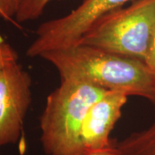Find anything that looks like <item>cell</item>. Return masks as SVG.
Instances as JSON below:
<instances>
[{"label": "cell", "instance_id": "5b68a950", "mask_svg": "<svg viewBox=\"0 0 155 155\" xmlns=\"http://www.w3.org/2000/svg\"><path fill=\"white\" fill-rule=\"evenodd\" d=\"M32 79L17 62L0 69V147L15 144L32 101Z\"/></svg>", "mask_w": 155, "mask_h": 155}, {"label": "cell", "instance_id": "52a82bcc", "mask_svg": "<svg viewBox=\"0 0 155 155\" xmlns=\"http://www.w3.org/2000/svg\"><path fill=\"white\" fill-rule=\"evenodd\" d=\"M116 146L120 155H155V119L149 127L130 134Z\"/></svg>", "mask_w": 155, "mask_h": 155}, {"label": "cell", "instance_id": "277c9868", "mask_svg": "<svg viewBox=\"0 0 155 155\" xmlns=\"http://www.w3.org/2000/svg\"><path fill=\"white\" fill-rule=\"evenodd\" d=\"M133 1L84 0L66 16L42 22L35 30L36 37L29 45L26 54L40 57L47 52L77 45L84 34L100 17Z\"/></svg>", "mask_w": 155, "mask_h": 155}, {"label": "cell", "instance_id": "9c48e42d", "mask_svg": "<svg viewBox=\"0 0 155 155\" xmlns=\"http://www.w3.org/2000/svg\"><path fill=\"white\" fill-rule=\"evenodd\" d=\"M18 54L11 45L0 41V69L10 64L17 62Z\"/></svg>", "mask_w": 155, "mask_h": 155}, {"label": "cell", "instance_id": "ba28073f", "mask_svg": "<svg viewBox=\"0 0 155 155\" xmlns=\"http://www.w3.org/2000/svg\"><path fill=\"white\" fill-rule=\"evenodd\" d=\"M51 1L52 0H21L15 16L16 22H25L38 19Z\"/></svg>", "mask_w": 155, "mask_h": 155}, {"label": "cell", "instance_id": "8992f818", "mask_svg": "<svg viewBox=\"0 0 155 155\" xmlns=\"http://www.w3.org/2000/svg\"><path fill=\"white\" fill-rule=\"evenodd\" d=\"M127 100V96L122 92L107 91L90 107L80 132L81 150L103 148L114 143L110 134Z\"/></svg>", "mask_w": 155, "mask_h": 155}, {"label": "cell", "instance_id": "3957f363", "mask_svg": "<svg viewBox=\"0 0 155 155\" xmlns=\"http://www.w3.org/2000/svg\"><path fill=\"white\" fill-rule=\"evenodd\" d=\"M155 28V0H134L100 17L78 44L144 61Z\"/></svg>", "mask_w": 155, "mask_h": 155}, {"label": "cell", "instance_id": "30bf717a", "mask_svg": "<svg viewBox=\"0 0 155 155\" xmlns=\"http://www.w3.org/2000/svg\"><path fill=\"white\" fill-rule=\"evenodd\" d=\"M21 0H0V17L13 21L19 8Z\"/></svg>", "mask_w": 155, "mask_h": 155}, {"label": "cell", "instance_id": "8fae6325", "mask_svg": "<svg viewBox=\"0 0 155 155\" xmlns=\"http://www.w3.org/2000/svg\"><path fill=\"white\" fill-rule=\"evenodd\" d=\"M67 155H120V153L116 147V142H114L110 146L103 147V148L82 149L76 153Z\"/></svg>", "mask_w": 155, "mask_h": 155}, {"label": "cell", "instance_id": "7c38bea8", "mask_svg": "<svg viewBox=\"0 0 155 155\" xmlns=\"http://www.w3.org/2000/svg\"><path fill=\"white\" fill-rule=\"evenodd\" d=\"M144 62L155 75V28L150 40L148 48L146 54Z\"/></svg>", "mask_w": 155, "mask_h": 155}, {"label": "cell", "instance_id": "6da1fadb", "mask_svg": "<svg viewBox=\"0 0 155 155\" xmlns=\"http://www.w3.org/2000/svg\"><path fill=\"white\" fill-rule=\"evenodd\" d=\"M40 57L55 67L61 80L92 84L155 104V75L144 61L83 44L47 52Z\"/></svg>", "mask_w": 155, "mask_h": 155}, {"label": "cell", "instance_id": "7a4b0ae2", "mask_svg": "<svg viewBox=\"0 0 155 155\" xmlns=\"http://www.w3.org/2000/svg\"><path fill=\"white\" fill-rule=\"evenodd\" d=\"M107 91L92 84L61 80L47 97L40 117L41 143L46 155L81 150L80 132L90 107Z\"/></svg>", "mask_w": 155, "mask_h": 155}]
</instances>
